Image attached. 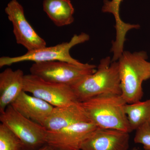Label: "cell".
<instances>
[{"label": "cell", "mask_w": 150, "mask_h": 150, "mask_svg": "<svg viewBox=\"0 0 150 150\" xmlns=\"http://www.w3.org/2000/svg\"><path fill=\"white\" fill-rule=\"evenodd\" d=\"M81 103L90 121L98 127L132 131L125 111L127 103L121 95H100Z\"/></svg>", "instance_id": "obj_1"}, {"label": "cell", "mask_w": 150, "mask_h": 150, "mask_svg": "<svg viewBox=\"0 0 150 150\" xmlns=\"http://www.w3.org/2000/svg\"><path fill=\"white\" fill-rule=\"evenodd\" d=\"M144 51H123L118 59L121 96L128 104L139 102L144 95L142 83L150 79V62Z\"/></svg>", "instance_id": "obj_2"}, {"label": "cell", "mask_w": 150, "mask_h": 150, "mask_svg": "<svg viewBox=\"0 0 150 150\" xmlns=\"http://www.w3.org/2000/svg\"><path fill=\"white\" fill-rule=\"evenodd\" d=\"M79 102L105 94H121L118 62L108 56L100 60L96 71L72 87Z\"/></svg>", "instance_id": "obj_3"}, {"label": "cell", "mask_w": 150, "mask_h": 150, "mask_svg": "<svg viewBox=\"0 0 150 150\" xmlns=\"http://www.w3.org/2000/svg\"><path fill=\"white\" fill-rule=\"evenodd\" d=\"M96 66L85 64L78 66L63 61L34 63L30 69L31 74L44 80L72 87L96 71Z\"/></svg>", "instance_id": "obj_4"}, {"label": "cell", "mask_w": 150, "mask_h": 150, "mask_svg": "<svg viewBox=\"0 0 150 150\" xmlns=\"http://www.w3.org/2000/svg\"><path fill=\"white\" fill-rule=\"evenodd\" d=\"M88 34L82 33L79 35L75 34L69 42H64L50 47H44L34 51H28L22 56L9 57L2 56L0 58V67L10 66L24 62L30 61L38 62L63 61L78 66H83L85 64L81 63L73 58L70 55L71 48L74 46L88 41Z\"/></svg>", "instance_id": "obj_5"}, {"label": "cell", "mask_w": 150, "mask_h": 150, "mask_svg": "<svg viewBox=\"0 0 150 150\" xmlns=\"http://www.w3.org/2000/svg\"><path fill=\"white\" fill-rule=\"evenodd\" d=\"M0 121L18 137L24 150H37L46 144L45 128L24 117L11 105L1 113Z\"/></svg>", "instance_id": "obj_6"}, {"label": "cell", "mask_w": 150, "mask_h": 150, "mask_svg": "<svg viewBox=\"0 0 150 150\" xmlns=\"http://www.w3.org/2000/svg\"><path fill=\"white\" fill-rule=\"evenodd\" d=\"M23 91L32 94L55 107L79 101L70 86L48 81L31 74L24 76Z\"/></svg>", "instance_id": "obj_7"}, {"label": "cell", "mask_w": 150, "mask_h": 150, "mask_svg": "<svg viewBox=\"0 0 150 150\" xmlns=\"http://www.w3.org/2000/svg\"><path fill=\"white\" fill-rule=\"evenodd\" d=\"M9 20L12 23L16 43L28 51L46 46V41L35 32L27 21L22 6L17 0H11L5 9Z\"/></svg>", "instance_id": "obj_8"}, {"label": "cell", "mask_w": 150, "mask_h": 150, "mask_svg": "<svg viewBox=\"0 0 150 150\" xmlns=\"http://www.w3.org/2000/svg\"><path fill=\"white\" fill-rule=\"evenodd\" d=\"M97 128L94 123L89 121L75 123L54 132L46 131V144L54 148L81 150L85 140Z\"/></svg>", "instance_id": "obj_9"}, {"label": "cell", "mask_w": 150, "mask_h": 150, "mask_svg": "<svg viewBox=\"0 0 150 150\" xmlns=\"http://www.w3.org/2000/svg\"><path fill=\"white\" fill-rule=\"evenodd\" d=\"M129 133L98 127L83 142L81 150H128Z\"/></svg>", "instance_id": "obj_10"}, {"label": "cell", "mask_w": 150, "mask_h": 150, "mask_svg": "<svg viewBox=\"0 0 150 150\" xmlns=\"http://www.w3.org/2000/svg\"><path fill=\"white\" fill-rule=\"evenodd\" d=\"M89 121H91L81 102L77 101L65 106L54 107L43 126L47 131L54 132L75 123Z\"/></svg>", "instance_id": "obj_11"}, {"label": "cell", "mask_w": 150, "mask_h": 150, "mask_svg": "<svg viewBox=\"0 0 150 150\" xmlns=\"http://www.w3.org/2000/svg\"><path fill=\"white\" fill-rule=\"evenodd\" d=\"M11 105L24 117L42 126L54 108L46 101L30 95L24 91L22 92Z\"/></svg>", "instance_id": "obj_12"}, {"label": "cell", "mask_w": 150, "mask_h": 150, "mask_svg": "<svg viewBox=\"0 0 150 150\" xmlns=\"http://www.w3.org/2000/svg\"><path fill=\"white\" fill-rule=\"evenodd\" d=\"M25 75L22 70L7 68L0 73V112L16 99L23 91Z\"/></svg>", "instance_id": "obj_13"}, {"label": "cell", "mask_w": 150, "mask_h": 150, "mask_svg": "<svg viewBox=\"0 0 150 150\" xmlns=\"http://www.w3.org/2000/svg\"><path fill=\"white\" fill-rule=\"evenodd\" d=\"M123 0H104L102 11L103 13H112L115 21V27L116 30V38L112 41L111 51L115 55H121L123 52V46L126 40L127 32L132 29H139L138 24L126 23L121 20L120 16V7Z\"/></svg>", "instance_id": "obj_14"}, {"label": "cell", "mask_w": 150, "mask_h": 150, "mask_svg": "<svg viewBox=\"0 0 150 150\" xmlns=\"http://www.w3.org/2000/svg\"><path fill=\"white\" fill-rule=\"evenodd\" d=\"M43 9L57 27L71 24L74 8L70 0H43Z\"/></svg>", "instance_id": "obj_15"}, {"label": "cell", "mask_w": 150, "mask_h": 150, "mask_svg": "<svg viewBox=\"0 0 150 150\" xmlns=\"http://www.w3.org/2000/svg\"><path fill=\"white\" fill-rule=\"evenodd\" d=\"M125 111L132 131L145 123H150V99L141 102L126 103Z\"/></svg>", "instance_id": "obj_16"}, {"label": "cell", "mask_w": 150, "mask_h": 150, "mask_svg": "<svg viewBox=\"0 0 150 150\" xmlns=\"http://www.w3.org/2000/svg\"><path fill=\"white\" fill-rule=\"evenodd\" d=\"M0 150H24L18 137L2 123L0 124Z\"/></svg>", "instance_id": "obj_17"}, {"label": "cell", "mask_w": 150, "mask_h": 150, "mask_svg": "<svg viewBox=\"0 0 150 150\" xmlns=\"http://www.w3.org/2000/svg\"><path fill=\"white\" fill-rule=\"evenodd\" d=\"M134 142L143 144L145 150H150V123H145L136 130Z\"/></svg>", "instance_id": "obj_18"}, {"label": "cell", "mask_w": 150, "mask_h": 150, "mask_svg": "<svg viewBox=\"0 0 150 150\" xmlns=\"http://www.w3.org/2000/svg\"><path fill=\"white\" fill-rule=\"evenodd\" d=\"M54 150V147L50 145L46 144L45 145L42 146V147L40 148L37 150Z\"/></svg>", "instance_id": "obj_19"}, {"label": "cell", "mask_w": 150, "mask_h": 150, "mask_svg": "<svg viewBox=\"0 0 150 150\" xmlns=\"http://www.w3.org/2000/svg\"><path fill=\"white\" fill-rule=\"evenodd\" d=\"M68 150L67 149H60V148H56L54 147V150Z\"/></svg>", "instance_id": "obj_20"}, {"label": "cell", "mask_w": 150, "mask_h": 150, "mask_svg": "<svg viewBox=\"0 0 150 150\" xmlns=\"http://www.w3.org/2000/svg\"><path fill=\"white\" fill-rule=\"evenodd\" d=\"M132 150H139V149L137 148L134 147V148H133V149Z\"/></svg>", "instance_id": "obj_21"}]
</instances>
